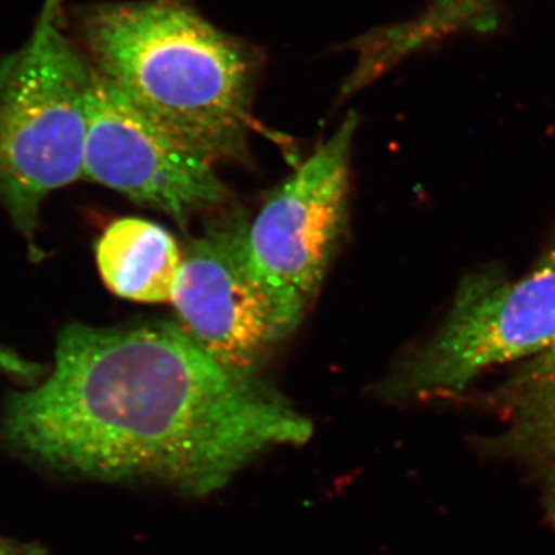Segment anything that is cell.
Masks as SVG:
<instances>
[{
    "instance_id": "cell-8",
    "label": "cell",
    "mask_w": 555,
    "mask_h": 555,
    "mask_svg": "<svg viewBox=\"0 0 555 555\" xmlns=\"http://www.w3.org/2000/svg\"><path fill=\"white\" fill-rule=\"evenodd\" d=\"M98 268L113 294L137 302L171 301L182 251L169 230L149 219L112 222L96 247Z\"/></svg>"
},
{
    "instance_id": "cell-4",
    "label": "cell",
    "mask_w": 555,
    "mask_h": 555,
    "mask_svg": "<svg viewBox=\"0 0 555 555\" xmlns=\"http://www.w3.org/2000/svg\"><path fill=\"white\" fill-rule=\"evenodd\" d=\"M357 127L350 113L247 222L244 257L268 301L275 345L297 331L345 233Z\"/></svg>"
},
{
    "instance_id": "cell-2",
    "label": "cell",
    "mask_w": 555,
    "mask_h": 555,
    "mask_svg": "<svg viewBox=\"0 0 555 555\" xmlns=\"http://www.w3.org/2000/svg\"><path fill=\"white\" fill-rule=\"evenodd\" d=\"M101 75L201 156L243 158L257 61L240 40L173 0L119 3L91 17Z\"/></svg>"
},
{
    "instance_id": "cell-11",
    "label": "cell",
    "mask_w": 555,
    "mask_h": 555,
    "mask_svg": "<svg viewBox=\"0 0 555 555\" xmlns=\"http://www.w3.org/2000/svg\"><path fill=\"white\" fill-rule=\"evenodd\" d=\"M3 553H5V551H3L2 546H0V555H2Z\"/></svg>"
},
{
    "instance_id": "cell-3",
    "label": "cell",
    "mask_w": 555,
    "mask_h": 555,
    "mask_svg": "<svg viewBox=\"0 0 555 555\" xmlns=\"http://www.w3.org/2000/svg\"><path fill=\"white\" fill-rule=\"evenodd\" d=\"M91 73L62 31L61 0L0 64V199L24 232L47 195L82 178Z\"/></svg>"
},
{
    "instance_id": "cell-12",
    "label": "cell",
    "mask_w": 555,
    "mask_h": 555,
    "mask_svg": "<svg viewBox=\"0 0 555 555\" xmlns=\"http://www.w3.org/2000/svg\"><path fill=\"white\" fill-rule=\"evenodd\" d=\"M2 555H13V554H9V553H3Z\"/></svg>"
},
{
    "instance_id": "cell-10",
    "label": "cell",
    "mask_w": 555,
    "mask_h": 555,
    "mask_svg": "<svg viewBox=\"0 0 555 555\" xmlns=\"http://www.w3.org/2000/svg\"><path fill=\"white\" fill-rule=\"evenodd\" d=\"M0 371L14 375V377L27 379L39 377L42 374L38 364L24 360L2 346H0Z\"/></svg>"
},
{
    "instance_id": "cell-6",
    "label": "cell",
    "mask_w": 555,
    "mask_h": 555,
    "mask_svg": "<svg viewBox=\"0 0 555 555\" xmlns=\"http://www.w3.org/2000/svg\"><path fill=\"white\" fill-rule=\"evenodd\" d=\"M82 178L185 225L229 199L214 163L145 115L101 73L87 90Z\"/></svg>"
},
{
    "instance_id": "cell-9",
    "label": "cell",
    "mask_w": 555,
    "mask_h": 555,
    "mask_svg": "<svg viewBox=\"0 0 555 555\" xmlns=\"http://www.w3.org/2000/svg\"><path fill=\"white\" fill-rule=\"evenodd\" d=\"M506 447L542 478L555 499V345L507 379L495 396Z\"/></svg>"
},
{
    "instance_id": "cell-7",
    "label": "cell",
    "mask_w": 555,
    "mask_h": 555,
    "mask_svg": "<svg viewBox=\"0 0 555 555\" xmlns=\"http://www.w3.org/2000/svg\"><path fill=\"white\" fill-rule=\"evenodd\" d=\"M247 219L233 214L214 222L182 254L171 302L179 327L219 364L258 377L275 345L264 295L244 257Z\"/></svg>"
},
{
    "instance_id": "cell-1",
    "label": "cell",
    "mask_w": 555,
    "mask_h": 555,
    "mask_svg": "<svg viewBox=\"0 0 555 555\" xmlns=\"http://www.w3.org/2000/svg\"><path fill=\"white\" fill-rule=\"evenodd\" d=\"M3 430L49 465L214 494L312 422L254 375L219 364L178 323L61 332L50 377L14 393Z\"/></svg>"
},
{
    "instance_id": "cell-5",
    "label": "cell",
    "mask_w": 555,
    "mask_h": 555,
    "mask_svg": "<svg viewBox=\"0 0 555 555\" xmlns=\"http://www.w3.org/2000/svg\"><path fill=\"white\" fill-rule=\"evenodd\" d=\"M554 345L555 247L517 280L499 272L467 276L443 324L398 363L382 396H454L481 372Z\"/></svg>"
}]
</instances>
